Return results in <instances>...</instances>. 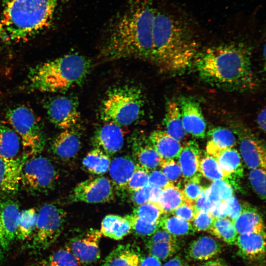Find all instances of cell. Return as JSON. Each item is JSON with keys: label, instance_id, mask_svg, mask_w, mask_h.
I'll use <instances>...</instances> for the list:
<instances>
[{"label": "cell", "instance_id": "6da1fadb", "mask_svg": "<svg viewBox=\"0 0 266 266\" xmlns=\"http://www.w3.org/2000/svg\"><path fill=\"white\" fill-rule=\"evenodd\" d=\"M250 48L243 43L208 47L197 53L194 63L204 81L229 90L244 91L256 85Z\"/></svg>", "mask_w": 266, "mask_h": 266}, {"label": "cell", "instance_id": "7a4b0ae2", "mask_svg": "<svg viewBox=\"0 0 266 266\" xmlns=\"http://www.w3.org/2000/svg\"><path fill=\"white\" fill-rule=\"evenodd\" d=\"M156 9L148 1L127 9L114 23L100 51L104 61L151 59Z\"/></svg>", "mask_w": 266, "mask_h": 266}, {"label": "cell", "instance_id": "3957f363", "mask_svg": "<svg viewBox=\"0 0 266 266\" xmlns=\"http://www.w3.org/2000/svg\"><path fill=\"white\" fill-rule=\"evenodd\" d=\"M197 42L192 30L174 16L156 10L151 60L171 73L182 72L194 63Z\"/></svg>", "mask_w": 266, "mask_h": 266}, {"label": "cell", "instance_id": "277c9868", "mask_svg": "<svg viewBox=\"0 0 266 266\" xmlns=\"http://www.w3.org/2000/svg\"><path fill=\"white\" fill-rule=\"evenodd\" d=\"M60 0H5L0 16V40L26 41L51 21Z\"/></svg>", "mask_w": 266, "mask_h": 266}, {"label": "cell", "instance_id": "5b68a950", "mask_svg": "<svg viewBox=\"0 0 266 266\" xmlns=\"http://www.w3.org/2000/svg\"><path fill=\"white\" fill-rule=\"evenodd\" d=\"M91 66L86 57L76 53L68 54L31 68L28 79L36 90L62 93L82 83Z\"/></svg>", "mask_w": 266, "mask_h": 266}, {"label": "cell", "instance_id": "8992f818", "mask_svg": "<svg viewBox=\"0 0 266 266\" xmlns=\"http://www.w3.org/2000/svg\"><path fill=\"white\" fill-rule=\"evenodd\" d=\"M144 96L139 88L131 85L113 87L107 93L100 110V118L120 126H127L141 116Z\"/></svg>", "mask_w": 266, "mask_h": 266}, {"label": "cell", "instance_id": "52a82bcc", "mask_svg": "<svg viewBox=\"0 0 266 266\" xmlns=\"http://www.w3.org/2000/svg\"><path fill=\"white\" fill-rule=\"evenodd\" d=\"M6 119L19 136L23 150V159L35 156L43 149L45 136L39 121L33 110L21 105L8 111Z\"/></svg>", "mask_w": 266, "mask_h": 266}, {"label": "cell", "instance_id": "ba28073f", "mask_svg": "<svg viewBox=\"0 0 266 266\" xmlns=\"http://www.w3.org/2000/svg\"><path fill=\"white\" fill-rule=\"evenodd\" d=\"M66 218V212L57 205L47 203L42 206L37 212L31 247L45 250L50 246L61 234Z\"/></svg>", "mask_w": 266, "mask_h": 266}, {"label": "cell", "instance_id": "9c48e42d", "mask_svg": "<svg viewBox=\"0 0 266 266\" xmlns=\"http://www.w3.org/2000/svg\"><path fill=\"white\" fill-rule=\"evenodd\" d=\"M58 173L52 162L47 158L34 156L25 161L21 172V184L29 193L44 194L55 187Z\"/></svg>", "mask_w": 266, "mask_h": 266}, {"label": "cell", "instance_id": "30bf717a", "mask_svg": "<svg viewBox=\"0 0 266 266\" xmlns=\"http://www.w3.org/2000/svg\"><path fill=\"white\" fill-rule=\"evenodd\" d=\"M114 198V187L111 180L100 176L78 183L69 194L68 201L98 203L109 201Z\"/></svg>", "mask_w": 266, "mask_h": 266}, {"label": "cell", "instance_id": "8fae6325", "mask_svg": "<svg viewBox=\"0 0 266 266\" xmlns=\"http://www.w3.org/2000/svg\"><path fill=\"white\" fill-rule=\"evenodd\" d=\"M45 107L50 121L63 130L75 126L80 118L78 102L72 97H53L45 102Z\"/></svg>", "mask_w": 266, "mask_h": 266}, {"label": "cell", "instance_id": "7c38bea8", "mask_svg": "<svg viewBox=\"0 0 266 266\" xmlns=\"http://www.w3.org/2000/svg\"><path fill=\"white\" fill-rule=\"evenodd\" d=\"M101 235L100 231L92 229L85 234L72 238L66 246L80 264L89 265L100 258L99 243Z\"/></svg>", "mask_w": 266, "mask_h": 266}, {"label": "cell", "instance_id": "4fadbf2b", "mask_svg": "<svg viewBox=\"0 0 266 266\" xmlns=\"http://www.w3.org/2000/svg\"><path fill=\"white\" fill-rule=\"evenodd\" d=\"M178 103L186 133L198 138H204L206 126L200 103L195 99L186 96L180 98Z\"/></svg>", "mask_w": 266, "mask_h": 266}, {"label": "cell", "instance_id": "5bb4252c", "mask_svg": "<svg viewBox=\"0 0 266 266\" xmlns=\"http://www.w3.org/2000/svg\"><path fill=\"white\" fill-rule=\"evenodd\" d=\"M240 156L249 169H266L265 143L246 130L237 131Z\"/></svg>", "mask_w": 266, "mask_h": 266}, {"label": "cell", "instance_id": "9a60e30c", "mask_svg": "<svg viewBox=\"0 0 266 266\" xmlns=\"http://www.w3.org/2000/svg\"><path fill=\"white\" fill-rule=\"evenodd\" d=\"M20 211L17 202L10 199H0V245L4 251L9 249L16 238Z\"/></svg>", "mask_w": 266, "mask_h": 266}, {"label": "cell", "instance_id": "2e32d148", "mask_svg": "<svg viewBox=\"0 0 266 266\" xmlns=\"http://www.w3.org/2000/svg\"><path fill=\"white\" fill-rule=\"evenodd\" d=\"M125 135L121 126L113 122H106L96 131L92 142L95 148L102 150L110 156L122 149Z\"/></svg>", "mask_w": 266, "mask_h": 266}, {"label": "cell", "instance_id": "e0dca14e", "mask_svg": "<svg viewBox=\"0 0 266 266\" xmlns=\"http://www.w3.org/2000/svg\"><path fill=\"white\" fill-rule=\"evenodd\" d=\"M25 160L0 157V197L16 194L21 184V172Z\"/></svg>", "mask_w": 266, "mask_h": 266}, {"label": "cell", "instance_id": "ac0fdd59", "mask_svg": "<svg viewBox=\"0 0 266 266\" xmlns=\"http://www.w3.org/2000/svg\"><path fill=\"white\" fill-rule=\"evenodd\" d=\"M265 236V232L237 235L235 244L238 247V255L249 262H256L264 260L266 253Z\"/></svg>", "mask_w": 266, "mask_h": 266}, {"label": "cell", "instance_id": "d6986e66", "mask_svg": "<svg viewBox=\"0 0 266 266\" xmlns=\"http://www.w3.org/2000/svg\"><path fill=\"white\" fill-rule=\"evenodd\" d=\"M81 136L74 127L64 130L53 139L51 150L58 159L66 162L77 155L81 147Z\"/></svg>", "mask_w": 266, "mask_h": 266}, {"label": "cell", "instance_id": "ffe728a7", "mask_svg": "<svg viewBox=\"0 0 266 266\" xmlns=\"http://www.w3.org/2000/svg\"><path fill=\"white\" fill-rule=\"evenodd\" d=\"M201 154L200 146L196 141L191 140L183 144L177 159L184 182L190 180L200 179L202 175L199 171V161Z\"/></svg>", "mask_w": 266, "mask_h": 266}, {"label": "cell", "instance_id": "44dd1931", "mask_svg": "<svg viewBox=\"0 0 266 266\" xmlns=\"http://www.w3.org/2000/svg\"><path fill=\"white\" fill-rule=\"evenodd\" d=\"M132 149L137 164L149 170L155 169L160 166L162 159L145 134L134 135L132 141Z\"/></svg>", "mask_w": 266, "mask_h": 266}, {"label": "cell", "instance_id": "7402d4cb", "mask_svg": "<svg viewBox=\"0 0 266 266\" xmlns=\"http://www.w3.org/2000/svg\"><path fill=\"white\" fill-rule=\"evenodd\" d=\"M225 180L231 185L243 175V167L240 154L234 148L223 149L215 158Z\"/></svg>", "mask_w": 266, "mask_h": 266}, {"label": "cell", "instance_id": "603a6c76", "mask_svg": "<svg viewBox=\"0 0 266 266\" xmlns=\"http://www.w3.org/2000/svg\"><path fill=\"white\" fill-rule=\"evenodd\" d=\"M237 234L265 233L263 217L254 206L244 202L239 215L233 221Z\"/></svg>", "mask_w": 266, "mask_h": 266}, {"label": "cell", "instance_id": "cb8c5ba5", "mask_svg": "<svg viewBox=\"0 0 266 266\" xmlns=\"http://www.w3.org/2000/svg\"><path fill=\"white\" fill-rule=\"evenodd\" d=\"M136 165V163L129 156H119L113 159L109 168L113 187L119 191L126 190Z\"/></svg>", "mask_w": 266, "mask_h": 266}, {"label": "cell", "instance_id": "d4e9b609", "mask_svg": "<svg viewBox=\"0 0 266 266\" xmlns=\"http://www.w3.org/2000/svg\"><path fill=\"white\" fill-rule=\"evenodd\" d=\"M222 250L220 242L212 237L202 235L192 241L187 251V258L199 261L211 259L218 255Z\"/></svg>", "mask_w": 266, "mask_h": 266}, {"label": "cell", "instance_id": "484cf974", "mask_svg": "<svg viewBox=\"0 0 266 266\" xmlns=\"http://www.w3.org/2000/svg\"><path fill=\"white\" fill-rule=\"evenodd\" d=\"M148 138L155 150L164 160L177 159L183 145L165 131H154Z\"/></svg>", "mask_w": 266, "mask_h": 266}, {"label": "cell", "instance_id": "4316f807", "mask_svg": "<svg viewBox=\"0 0 266 266\" xmlns=\"http://www.w3.org/2000/svg\"><path fill=\"white\" fill-rule=\"evenodd\" d=\"M164 123L168 134L181 143L184 142L187 133L183 127L178 102L171 100L167 101Z\"/></svg>", "mask_w": 266, "mask_h": 266}, {"label": "cell", "instance_id": "83f0119b", "mask_svg": "<svg viewBox=\"0 0 266 266\" xmlns=\"http://www.w3.org/2000/svg\"><path fill=\"white\" fill-rule=\"evenodd\" d=\"M140 254L130 244H120L106 257L104 266H138Z\"/></svg>", "mask_w": 266, "mask_h": 266}, {"label": "cell", "instance_id": "f1b7e54d", "mask_svg": "<svg viewBox=\"0 0 266 266\" xmlns=\"http://www.w3.org/2000/svg\"><path fill=\"white\" fill-rule=\"evenodd\" d=\"M100 231L105 236L120 240L129 234L132 229L129 221L125 217L109 214L102 219Z\"/></svg>", "mask_w": 266, "mask_h": 266}, {"label": "cell", "instance_id": "f546056e", "mask_svg": "<svg viewBox=\"0 0 266 266\" xmlns=\"http://www.w3.org/2000/svg\"><path fill=\"white\" fill-rule=\"evenodd\" d=\"M21 145L20 138L12 128L0 125V157L7 159L17 158Z\"/></svg>", "mask_w": 266, "mask_h": 266}, {"label": "cell", "instance_id": "4dcf8cb0", "mask_svg": "<svg viewBox=\"0 0 266 266\" xmlns=\"http://www.w3.org/2000/svg\"><path fill=\"white\" fill-rule=\"evenodd\" d=\"M159 224L160 228L176 237L193 235L196 232L191 222L171 214H164Z\"/></svg>", "mask_w": 266, "mask_h": 266}, {"label": "cell", "instance_id": "1f68e13d", "mask_svg": "<svg viewBox=\"0 0 266 266\" xmlns=\"http://www.w3.org/2000/svg\"><path fill=\"white\" fill-rule=\"evenodd\" d=\"M110 162L109 156L102 150L95 148L84 158L82 165L88 172L93 174L101 175L109 169Z\"/></svg>", "mask_w": 266, "mask_h": 266}, {"label": "cell", "instance_id": "d6a6232c", "mask_svg": "<svg viewBox=\"0 0 266 266\" xmlns=\"http://www.w3.org/2000/svg\"><path fill=\"white\" fill-rule=\"evenodd\" d=\"M184 201L182 190L171 184L162 190L158 204L164 214H169Z\"/></svg>", "mask_w": 266, "mask_h": 266}, {"label": "cell", "instance_id": "836d02e7", "mask_svg": "<svg viewBox=\"0 0 266 266\" xmlns=\"http://www.w3.org/2000/svg\"><path fill=\"white\" fill-rule=\"evenodd\" d=\"M208 231L229 244H235L238 234L233 221L228 217L215 218Z\"/></svg>", "mask_w": 266, "mask_h": 266}, {"label": "cell", "instance_id": "e575fe53", "mask_svg": "<svg viewBox=\"0 0 266 266\" xmlns=\"http://www.w3.org/2000/svg\"><path fill=\"white\" fill-rule=\"evenodd\" d=\"M37 211L33 208L20 211L17 222L16 237L25 240L33 232L37 222Z\"/></svg>", "mask_w": 266, "mask_h": 266}, {"label": "cell", "instance_id": "d590c367", "mask_svg": "<svg viewBox=\"0 0 266 266\" xmlns=\"http://www.w3.org/2000/svg\"><path fill=\"white\" fill-rule=\"evenodd\" d=\"M77 259L65 246L41 261L37 266H80Z\"/></svg>", "mask_w": 266, "mask_h": 266}, {"label": "cell", "instance_id": "8d00e7d4", "mask_svg": "<svg viewBox=\"0 0 266 266\" xmlns=\"http://www.w3.org/2000/svg\"><path fill=\"white\" fill-rule=\"evenodd\" d=\"M208 200L213 202L223 201L233 195L232 186L223 179L213 181L209 187L205 188Z\"/></svg>", "mask_w": 266, "mask_h": 266}, {"label": "cell", "instance_id": "74e56055", "mask_svg": "<svg viewBox=\"0 0 266 266\" xmlns=\"http://www.w3.org/2000/svg\"><path fill=\"white\" fill-rule=\"evenodd\" d=\"M207 135L209 140L221 148H233L236 143L234 133L225 128H213L208 131Z\"/></svg>", "mask_w": 266, "mask_h": 266}, {"label": "cell", "instance_id": "f35d334b", "mask_svg": "<svg viewBox=\"0 0 266 266\" xmlns=\"http://www.w3.org/2000/svg\"><path fill=\"white\" fill-rule=\"evenodd\" d=\"M150 255L164 261L174 255L181 248L179 242L162 241L146 244Z\"/></svg>", "mask_w": 266, "mask_h": 266}, {"label": "cell", "instance_id": "ab89813d", "mask_svg": "<svg viewBox=\"0 0 266 266\" xmlns=\"http://www.w3.org/2000/svg\"><path fill=\"white\" fill-rule=\"evenodd\" d=\"M133 214L149 223L158 222L164 212L158 203L147 202L136 206Z\"/></svg>", "mask_w": 266, "mask_h": 266}, {"label": "cell", "instance_id": "60d3db41", "mask_svg": "<svg viewBox=\"0 0 266 266\" xmlns=\"http://www.w3.org/2000/svg\"><path fill=\"white\" fill-rule=\"evenodd\" d=\"M199 171L207 179L214 181L218 179L225 180L216 160L207 154L200 158L199 161Z\"/></svg>", "mask_w": 266, "mask_h": 266}, {"label": "cell", "instance_id": "b9f144b4", "mask_svg": "<svg viewBox=\"0 0 266 266\" xmlns=\"http://www.w3.org/2000/svg\"><path fill=\"white\" fill-rule=\"evenodd\" d=\"M125 217L129 221L132 231L141 237H149L160 228L159 221L155 223H149L133 213Z\"/></svg>", "mask_w": 266, "mask_h": 266}, {"label": "cell", "instance_id": "7bdbcfd3", "mask_svg": "<svg viewBox=\"0 0 266 266\" xmlns=\"http://www.w3.org/2000/svg\"><path fill=\"white\" fill-rule=\"evenodd\" d=\"M159 166L161 167V171L173 185L180 188L182 184H184L181 167L175 160H162Z\"/></svg>", "mask_w": 266, "mask_h": 266}, {"label": "cell", "instance_id": "ee69618b", "mask_svg": "<svg viewBox=\"0 0 266 266\" xmlns=\"http://www.w3.org/2000/svg\"><path fill=\"white\" fill-rule=\"evenodd\" d=\"M150 170L136 163L133 173L131 177L126 189L132 193L148 184Z\"/></svg>", "mask_w": 266, "mask_h": 266}, {"label": "cell", "instance_id": "f6af8a7d", "mask_svg": "<svg viewBox=\"0 0 266 266\" xmlns=\"http://www.w3.org/2000/svg\"><path fill=\"white\" fill-rule=\"evenodd\" d=\"M266 169H252L249 173V180L255 193L262 200L266 199Z\"/></svg>", "mask_w": 266, "mask_h": 266}, {"label": "cell", "instance_id": "bcb514c9", "mask_svg": "<svg viewBox=\"0 0 266 266\" xmlns=\"http://www.w3.org/2000/svg\"><path fill=\"white\" fill-rule=\"evenodd\" d=\"M200 179H193L184 183L182 191L185 201L195 204V201L204 188L200 185Z\"/></svg>", "mask_w": 266, "mask_h": 266}, {"label": "cell", "instance_id": "7dc6e473", "mask_svg": "<svg viewBox=\"0 0 266 266\" xmlns=\"http://www.w3.org/2000/svg\"><path fill=\"white\" fill-rule=\"evenodd\" d=\"M198 212L194 203L185 201L169 214L192 222Z\"/></svg>", "mask_w": 266, "mask_h": 266}, {"label": "cell", "instance_id": "c3c4849f", "mask_svg": "<svg viewBox=\"0 0 266 266\" xmlns=\"http://www.w3.org/2000/svg\"><path fill=\"white\" fill-rule=\"evenodd\" d=\"M214 219L208 211H199L192 221V225L196 231H208L212 227Z\"/></svg>", "mask_w": 266, "mask_h": 266}, {"label": "cell", "instance_id": "681fc988", "mask_svg": "<svg viewBox=\"0 0 266 266\" xmlns=\"http://www.w3.org/2000/svg\"><path fill=\"white\" fill-rule=\"evenodd\" d=\"M171 184L161 170L154 169L149 173L148 181L149 186L163 190Z\"/></svg>", "mask_w": 266, "mask_h": 266}, {"label": "cell", "instance_id": "f907efd6", "mask_svg": "<svg viewBox=\"0 0 266 266\" xmlns=\"http://www.w3.org/2000/svg\"><path fill=\"white\" fill-rule=\"evenodd\" d=\"M151 186L149 185L131 193V200L136 206L149 201Z\"/></svg>", "mask_w": 266, "mask_h": 266}, {"label": "cell", "instance_id": "816d5d0a", "mask_svg": "<svg viewBox=\"0 0 266 266\" xmlns=\"http://www.w3.org/2000/svg\"><path fill=\"white\" fill-rule=\"evenodd\" d=\"M227 217L233 221L239 215L242 209V205L233 195L224 200Z\"/></svg>", "mask_w": 266, "mask_h": 266}, {"label": "cell", "instance_id": "f5cc1de1", "mask_svg": "<svg viewBox=\"0 0 266 266\" xmlns=\"http://www.w3.org/2000/svg\"><path fill=\"white\" fill-rule=\"evenodd\" d=\"M162 241L179 242L176 236L172 235L166 231L160 228L152 235L149 236L146 244Z\"/></svg>", "mask_w": 266, "mask_h": 266}, {"label": "cell", "instance_id": "db71d44e", "mask_svg": "<svg viewBox=\"0 0 266 266\" xmlns=\"http://www.w3.org/2000/svg\"><path fill=\"white\" fill-rule=\"evenodd\" d=\"M214 203L210 201L207 199L204 188L200 196L195 201V206L198 211L202 210L209 212Z\"/></svg>", "mask_w": 266, "mask_h": 266}, {"label": "cell", "instance_id": "11a10c76", "mask_svg": "<svg viewBox=\"0 0 266 266\" xmlns=\"http://www.w3.org/2000/svg\"><path fill=\"white\" fill-rule=\"evenodd\" d=\"M209 212L214 218L228 217L224 200L214 202Z\"/></svg>", "mask_w": 266, "mask_h": 266}, {"label": "cell", "instance_id": "9f6ffc18", "mask_svg": "<svg viewBox=\"0 0 266 266\" xmlns=\"http://www.w3.org/2000/svg\"><path fill=\"white\" fill-rule=\"evenodd\" d=\"M138 266H162L161 261L152 256L140 257Z\"/></svg>", "mask_w": 266, "mask_h": 266}, {"label": "cell", "instance_id": "6f0895ef", "mask_svg": "<svg viewBox=\"0 0 266 266\" xmlns=\"http://www.w3.org/2000/svg\"><path fill=\"white\" fill-rule=\"evenodd\" d=\"M163 266H189L187 262L179 255L170 259Z\"/></svg>", "mask_w": 266, "mask_h": 266}, {"label": "cell", "instance_id": "680465c9", "mask_svg": "<svg viewBox=\"0 0 266 266\" xmlns=\"http://www.w3.org/2000/svg\"><path fill=\"white\" fill-rule=\"evenodd\" d=\"M162 189L151 186L150 202L158 203V200L162 192Z\"/></svg>", "mask_w": 266, "mask_h": 266}, {"label": "cell", "instance_id": "91938a15", "mask_svg": "<svg viewBox=\"0 0 266 266\" xmlns=\"http://www.w3.org/2000/svg\"><path fill=\"white\" fill-rule=\"evenodd\" d=\"M257 123L259 128L264 132L266 131V108H264L259 113L257 117Z\"/></svg>", "mask_w": 266, "mask_h": 266}, {"label": "cell", "instance_id": "94428289", "mask_svg": "<svg viewBox=\"0 0 266 266\" xmlns=\"http://www.w3.org/2000/svg\"><path fill=\"white\" fill-rule=\"evenodd\" d=\"M198 266H228L226 263L221 259L206 261Z\"/></svg>", "mask_w": 266, "mask_h": 266}, {"label": "cell", "instance_id": "6125c7cd", "mask_svg": "<svg viewBox=\"0 0 266 266\" xmlns=\"http://www.w3.org/2000/svg\"><path fill=\"white\" fill-rule=\"evenodd\" d=\"M3 251L4 250L0 245V262L2 261L4 257Z\"/></svg>", "mask_w": 266, "mask_h": 266}]
</instances>
